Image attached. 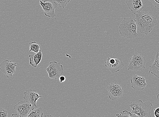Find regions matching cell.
<instances>
[{
    "mask_svg": "<svg viewBox=\"0 0 159 117\" xmlns=\"http://www.w3.org/2000/svg\"><path fill=\"white\" fill-rule=\"evenodd\" d=\"M124 66L121 58H111L108 57L105 62V66L113 73L119 71Z\"/></svg>",
    "mask_w": 159,
    "mask_h": 117,
    "instance_id": "9c48e42d",
    "label": "cell"
},
{
    "mask_svg": "<svg viewBox=\"0 0 159 117\" xmlns=\"http://www.w3.org/2000/svg\"><path fill=\"white\" fill-rule=\"evenodd\" d=\"M43 112L42 108H39L33 109L27 116L28 117H43Z\"/></svg>",
    "mask_w": 159,
    "mask_h": 117,
    "instance_id": "2e32d148",
    "label": "cell"
},
{
    "mask_svg": "<svg viewBox=\"0 0 159 117\" xmlns=\"http://www.w3.org/2000/svg\"><path fill=\"white\" fill-rule=\"evenodd\" d=\"M152 106L151 102H143L141 100L131 102L129 105L132 114L139 117H151V110Z\"/></svg>",
    "mask_w": 159,
    "mask_h": 117,
    "instance_id": "3957f363",
    "label": "cell"
},
{
    "mask_svg": "<svg viewBox=\"0 0 159 117\" xmlns=\"http://www.w3.org/2000/svg\"><path fill=\"white\" fill-rule=\"evenodd\" d=\"M130 81L132 88L135 90H143L147 85L145 77L139 76L137 75H132L130 78Z\"/></svg>",
    "mask_w": 159,
    "mask_h": 117,
    "instance_id": "8fae6325",
    "label": "cell"
},
{
    "mask_svg": "<svg viewBox=\"0 0 159 117\" xmlns=\"http://www.w3.org/2000/svg\"><path fill=\"white\" fill-rule=\"evenodd\" d=\"M46 70L48 75V77L53 79L59 78L64 72L63 67L60 63L56 61L50 62Z\"/></svg>",
    "mask_w": 159,
    "mask_h": 117,
    "instance_id": "5b68a950",
    "label": "cell"
},
{
    "mask_svg": "<svg viewBox=\"0 0 159 117\" xmlns=\"http://www.w3.org/2000/svg\"><path fill=\"white\" fill-rule=\"evenodd\" d=\"M40 5L44 11L45 16L49 18H54L56 16L55 10L57 7V4L55 2L52 0H44L43 2L39 0Z\"/></svg>",
    "mask_w": 159,
    "mask_h": 117,
    "instance_id": "52a82bcc",
    "label": "cell"
},
{
    "mask_svg": "<svg viewBox=\"0 0 159 117\" xmlns=\"http://www.w3.org/2000/svg\"><path fill=\"white\" fill-rule=\"evenodd\" d=\"M129 62V64L128 66V70L137 71L145 69V58L137 53L132 54V56L130 58Z\"/></svg>",
    "mask_w": 159,
    "mask_h": 117,
    "instance_id": "277c9868",
    "label": "cell"
},
{
    "mask_svg": "<svg viewBox=\"0 0 159 117\" xmlns=\"http://www.w3.org/2000/svg\"><path fill=\"white\" fill-rule=\"evenodd\" d=\"M157 99L159 100V93H158L157 96Z\"/></svg>",
    "mask_w": 159,
    "mask_h": 117,
    "instance_id": "d4e9b609",
    "label": "cell"
},
{
    "mask_svg": "<svg viewBox=\"0 0 159 117\" xmlns=\"http://www.w3.org/2000/svg\"><path fill=\"white\" fill-rule=\"evenodd\" d=\"M154 115L156 117H159V107L154 109Z\"/></svg>",
    "mask_w": 159,
    "mask_h": 117,
    "instance_id": "7402d4cb",
    "label": "cell"
},
{
    "mask_svg": "<svg viewBox=\"0 0 159 117\" xmlns=\"http://www.w3.org/2000/svg\"><path fill=\"white\" fill-rule=\"evenodd\" d=\"M30 50L29 52L33 51L37 53L40 50L41 46L40 44L35 41H32L29 43Z\"/></svg>",
    "mask_w": 159,
    "mask_h": 117,
    "instance_id": "e0dca14e",
    "label": "cell"
},
{
    "mask_svg": "<svg viewBox=\"0 0 159 117\" xmlns=\"http://www.w3.org/2000/svg\"><path fill=\"white\" fill-rule=\"evenodd\" d=\"M129 9L134 14L141 12L144 8L142 0H126Z\"/></svg>",
    "mask_w": 159,
    "mask_h": 117,
    "instance_id": "4fadbf2b",
    "label": "cell"
},
{
    "mask_svg": "<svg viewBox=\"0 0 159 117\" xmlns=\"http://www.w3.org/2000/svg\"><path fill=\"white\" fill-rule=\"evenodd\" d=\"M32 105L25 100L19 102L13 107L19 117H27L30 112L34 108Z\"/></svg>",
    "mask_w": 159,
    "mask_h": 117,
    "instance_id": "8992f818",
    "label": "cell"
},
{
    "mask_svg": "<svg viewBox=\"0 0 159 117\" xmlns=\"http://www.w3.org/2000/svg\"><path fill=\"white\" fill-rule=\"evenodd\" d=\"M24 98L25 100L31 104L34 107H37V102L42 97L38 93L35 89H28L24 93Z\"/></svg>",
    "mask_w": 159,
    "mask_h": 117,
    "instance_id": "7c38bea8",
    "label": "cell"
},
{
    "mask_svg": "<svg viewBox=\"0 0 159 117\" xmlns=\"http://www.w3.org/2000/svg\"><path fill=\"white\" fill-rule=\"evenodd\" d=\"M119 28V32L123 37L132 39L138 36L137 24L135 20L133 18H124Z\"/></svg>",
    "mask_w": 159,
    "mask_h": 117,
    "instance_id": "7a4b0ae2",
    "label": "cell"
},
{
    "mask_svg": "<svg viewBox=\"0 0 159 117\" xmlns=\"http://www.w3.org/2000/svg\"><path fill=\"white\" fill-rule=\"evenodd\" d=\"M59 81L60 82H63L66 80V78L65 76H60L59 78Z\"/></svg>",
    "mask_w": 159,
    "mask_h": 117,
    "instance_id": "603a6c76",
    "label": "cell"
},
{
    "mask_svg": "<svg viewBox=\"0 0 159 117\" xmlns=\"http://www.w3.org/2000/svg\"><path fill=\"white\" fill-rule=\"evenodd\" d=\"M8 111L5 110L2 108H0V117H7Z\"/></svg>",
    "mask_w": 159,
    "mask_h": 117,
    "instance_id": "ffe728a7",
    "label": "cell"
},
{
    "mask_svg": "<svg viewBox=\"0 0 159 117\" xmlns=\"http://www.w3.org/2000/svg\"><path fill=\"white\" fill-rule=\"evenodd\" d=\"M17 66L16 63L9 60H5L0 64V70L4 74L7 78H12L16 73V67Z\"/></svg>",
    "mask_w": 159,
    "mask_h": 117,
    "instance_id": "ba28073f",
    "label": "cell"
},
{
    "mask_svg": "<svg viewBox=\"0 0 159 117\" xmlns=\"http://www.w3.org/2000/svg\"><path fill=\"white\" fill-rule=\"evenodd\" d=\"M155 7L158 10H159V0H150Z\"/></svg>",
    "mask_w": 159,
    "mask_h": 117,
    "instance_id": "44dd1931",
    "label": "cell"
},
{
    "mask_svg": "<svg viewBox=\"0 0 159 117\" xmlns=\"http://www.w3.org/2000/svg\"><path fill=\"white\" fill-rule=\"evenodd\" d=\"M14 117V116H18V117H19V116L17 114H12V116H11V117Z\"/></svg>",
    "mask_w": 159,
    "mask_h": 117,
    "instance_id": "cb8c5ba5",
    "label": "cell"
},
{
    "mask_svg": "<svg viewBox=\"0 0 159 117\" xmlns=\"http://www.w3.org/2000/svg\"><path fill=\"white\" fill-rule=\"evenodd\" d=\"M30 64L34 67H36L39 65L43 57V54L41 50L37 53L32 55H30Z\"/></svg>",
    "mask_w": 159,
    "mask_h": 117,
    "instance_id": "9a60e30c",
    "label": "cell"
},
{
    "mask_svg": "<svg viewBox=\"0 0 159 117\" xmlns=\"http://www.w3.org/2000/svg\"><path fill=\"white\" fill-rule=\"evenodd\" d=\"M116 116L119 117H131L132 116L131 112H128L127 110H124L122 112L116 114Z\"/></svg>",
    "mask_w": 159,
    "mask_h": 117,
    "instance_id": "d6986e66",
    "label": "cell"
},
{
    "mask_svg": "<svg viewBox=\"0 0 159 117\" xmlns=\"http://www.w3.org/2000/svg\"><path fill=\"white\" fill-rule=\"evenodd\" d=\"M149 72L159 78V52H157L154 62L149 66Z\"/></svg>",
    "mask_w": 159,
    "mask_h": 117,
    "instance_id": "5bb4252c",
    "label": "cell"
},
{
    "mask_svg": "<svg viewBox=\"0 0 159 117\" xmlns=\"http://www.w3.org/2000/svg\"><path fill=\"white\" fill-rule=\"evenodd\" d=\"M135 15L137 29L140 33L147 35L158 24L157 18L148 12H140Z\"/></svg>",
    "mask_w": 159,
    "mask_h": 117,
    "instance_id": "6da1fadb",
    "label": "cell"
},
{
    "mask_svg": "<svg viewBox=\"0 0 159 117\" xmlns=\"http://www.w3.org/2000/svg\"><path fill=\"white\" fill-rule=\"evenodd\" d=\"M107 89L109 93V99L115 100L122 96L123 93L122 86L116 83H111L107 87Z\"/></svg>",
    "mask_w": 159,
    "mask_h": 117,
    "instance_id": "30bf717a",
    "label": "cell"
},
{
    "mask_svg": "<svg viewBox=\"0 0 159 117\" xmlns=\"http://www.w3.org/2000/svg\"><path fill=\"white\" fill-rule=\"evenodd\" d=\"M54 1L58 3L60 7L64 8L69 2L70 0H54Z\"/></svg>",
    "mask_w": 159,
    "mask_h": 117,
    "instance_id": "ac0fdd59",
    "label": "cell"
}]
</instances>
